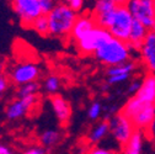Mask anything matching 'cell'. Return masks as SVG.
I'll list each match as a JSON object with an SVG mask.
<instances>
[{
  "label": "cell",
  "instance_id": "cell-1",
  "mask_svg": "<svg viewBox=\"0 0 155 154\" xmlns=\"http://www.w3.org/2000/svg\"><path fill=\"white\" fill-rule=\"evenodd\" d=\"M49 24V36L53 37H68L76 21L79 12L73 10L68 4L59 3L47 14Z\"/></svg>",
  "mask_w": 155,
  "mask_h": 154
},
{
  "label": "cell",
  "instance_id": "cell-2",
  "mask_svg": "<svg viewBox=\"0 0 155 154\" xmlns=\"http://www.w3.org/2000/svg\"><path fill=\"white\" fill-rule=\"evenodd\" d=\"M121 112L132 121L137 129H142L149 133L150 126L155 119L154 104L144 102L133 95L121 109Z\"/></svg>",
  "mask_w": 155,
  "mask_h": 154
},
{
  "label": "cell",
  "instance_id": "cell-3",
  "mask_svg": "<svg viewBox=\"0 0 155 154\" xmlns=\"http://www.w3.org/2000/svg\"><path fill=\"white\" fill-rule=\"evenodd\" d=\"M130 53L127 42L112 36L95 51L94 55L104 65L112 67L127 62L130 58Z\"/></svg>",
  "mask_w": 155,
  "mask_h": 154
},
{
  "label": "cell",
  "instance_id": "cell-4",
  "mask_svg": "<svg viewBox=\"0 0 155 154\" xmlns=\"http://www.w3.org/2000/svg\"><path fill=\"white\" fill-rule=\"evenodd\" d=\"M134 21V17L130 14L127 4H118L113 12L112 20L107 27L111 35L121 41L128 42L130 28Z\"/></svg>",
  "mask_w": 155,
  "mask_h": 154
},
{
  "label": "cell",
  "instance_id": "cell-5",
  "mask_svg": "<svg viewBox=\"0 0 155 154\" xmlns=\"http://www.w3.org/2000/svg\"><path fill=\"white\" fill-rule=\"evenodd\" d=\"M111 37L112 35L106 27L96 25L92 30H90L85 36H83L75 43L78 51L81 54H94L95 51Z\"/></svg>",
  "mask_w": 155,
  "mask_h": 154
},
{
  "label": "cell",
  "instance_id": "cell-6",
  "mask_svg": "<svg viewBox=\"0 0 155 154\" xmlns=\"http://www.w3.org/2000/svg\"><path fill=\"white\" fill-rule=\"evenodd\" d=\"M127 6L135 20L140 21L149 30L155 22V0H128Z\"/></svg>",
  "mask_w": 155,
  "mask_h": 154
},
{
  "label": "cell",
  "instance_id": "cell-7",
  "mask_svg": "<svg viewBox=\"0 0 155 154\" xmlns=\"http://www.w3.org/2000/svg\"><path fill=\"white\" fill-rule=\"evenodd\" d=\"M11 6L25 27L31 28L32 22L42 15V9L38 0H11Z\"/></svg>",
  "mask_w": 155,
  "mask_h": 154
},
{
  "label": "cell",
  "instance_id": "cell-8",
  "mask_svg": "<svg viewBox=\"0 0 155 154\" xmlns=\"http://www.w3.org/2000/svg\"><path fill=\"white\" fill-rule=\"evenodd\" d=\"M108 123H110V132L112 133L113 138L121 147H123L135 129L134 125L121 111L114 113L111 119H108Z\"/></svg>",
  "mask_w": 155,
  "mask_h": 154
},
{
  "label": "cell",
  "instance_id": "cell-9",
  "mask_svg": "<svg viewBox=\"0 0 155 154\" xmlns=\"http://www.w3.org/2000/svg\"><path fill=\"white\" fill-rule=\"evenodd\" d=\"M38 102V96L36 94L21 96L14 101H11L6 107V119L10 121H15L24 117L26 113H28Z\"/></svg>",
  "mask_w": 155,
  "mask_h": 154
},
{
  "label": "cell",
  "instance_id": "cell-10",
  "mask_svg": "<svg viewBox=\"0 0 155 154\" xmlns=\"http://www.w3.org/2000/svg\"><path fill=\"white\" fill-rule=\"evenodd\" d=\"M41 69L37 64L26 62L16 64L10 72V79L15 85H22L28 82H33L40 78Z\"/></svg>",
  "mask_w": 155,
  "mask_h": 154
},
{
  "label": "cell",
  "instance_id": "cell-11",
  "mask_svg": "<svg viewBox=\"0 0 155 154\" xmlns=\"http://www.w3.org/2000/svg\"><path fill=\"white\" fill-rule=\"evenodd\" d=\"M117 5L118 4L116 0H95V5L91 15L96 25L107 28Z\"/></svg>",
  "mask_w": 155,
  "mask_h": 154
},
{
  "label": "cell",
  "instance_id": "cell-12",
  "mask_svg": "<svg viewBox=\"0 0 155 154\" xmlns=\"http://www.w3.org/2000/svg\"><path fill=\"white\" fill-rule=\"evenodd\" d=\"M140 58L149 73H155V31L149 30L139 49Z\"/></svg>",
  "mask_w": 155,
  "mask_h": 154
},
{
  "label": "cell",
  "instance_id": "cell-13",
  "mask_svg": "<svg viewBox=\"0 0 155 154\" xmlns=\"http://www.w3.org/2000/svg\"><path fill=\"white\" fill-rule=\"evenodd\" d=\"M49 101H51L52 110L54 112V116L57 117L58 122L63 126L67 125L71 117V106L69 101L58 94H53L51 96Z\"/></svg>",
  "mask_w": 155,
  "mask_h": 154
},
{
  "label": "cell",
  "instance_id": "cell-14",
  "mask_svg": "<svg viewBox=\"0 0 155 154\" xmlns=\"http://www.w3.org/2000/svg\"><path fill=\"white\" fill-rule=\"evenodd\" d=\"M96 26V22L94 20L92 15H87V14H83V15H79L76 18V21L70 31V37L73 41H78L80 40L83 36H85L90 30H92L94 27Z\"/></svg>",
  "mask_w": 155,
  "mask_h": 154
},
{
  "label": "cell",
  "instance_id": "cell-15",
  "mask_svg": "<svg viewBox=\"0 0 155 154\" xmlns=\"http://www.w3.org/2000/svg\"><path fill=\"white\" fill-rule=\"evenodd\" d=\"M149 32V28L143 25L140 21L135 20L133 21V25H132V28H130V33H129V40H128V47L130 49V52L133 51H138L140 49L142 45H143V41L147 36V33Z\"/></svg>",
  "mask_w": 155,
  "mask_h": 154
},
{
  "label": "cell",
  "instance_id": "cell-16",
  "mask_svg": "<svg viewBox=\"0 0 155 154\" xmlns=\"http://www.w3.org/2000/svg\"><path fill=\"white\" fill-rule=\"evenodd\" d=\"M134 95L144 102H155V73H148L144 76L139 90Z\"/></svg>",
  "mask_w": 155,
  "mask_h": 154
},
{
  "label": "cell",
  "instance_id": "cell-17",
  "mask_svg": "<svg viewBox=\"0 0 155 154\" xmlns=\"http://www.w3.org/2000/svg\"><path fill=\"white\" fill-rule=\"evenodd\" d=\"M144 137L145 132L135 128L127 143L122 147V152L126 154H140L144 148Z\"/></svg>",
  "mask_w": 155,
  "mask_h": 154
},
{
  "label": "cell",
  "instance_id": "cell-18",
  "mask_svg": "<svg viewBox=\"0 0 155 154\" xmlns=\"http://www.w3.org/2000/svg\"><path fill=\"white\" fill-rule=\"evenodd\" d=\"M110 132V123H108V120H105V121H101L100 123L96 125L90 134H89V142L92 143V144H96V143H99L101 142L106 136H107V133Z\"/></svg>",
  "mask_w": 155,
  "mask_h": 154
},
{
  "label": "cell",
  "instance_id": "cell-19",
  "mask_svg": "<svg viewBox=\"0 0 155 154\" xmlns=\"http://www.w3.org/2000/svg\"><path fill=\"white\" fill-rule=\"evenodd\" d=\"M61 139H62V134L57 129H46L40 134V143L47 149L55 147L61 142Z\"/></svg>",
  "mask_w": 155,
  "mask_h": 154
},
{
  "label": "cell",
  "instance_id": "cell-20",
  "mask_svg": "<svg viewBox=\"0 0 155 154\" xmlns=\"http://www.w3.org/2000/svg\"><path fill=\"white\" fill-rule=\"evenodd\" d=\"M31 28L42 36H49V24L47 14H42L32 22Z\"/></svg>",
  "mask_w": 155,
  "mask_h": 154
},
{
  "label": "cell",
  "instance_id": "cell-21",
  "mask_svg": "<svg viewBox=\"0 0 155 154\" xmlns=\"http://www.w3.org/2000/svg\"><path fill=\"white\" fill-rule=\"evenodd\" d=\"M134 69H135V63L128 59L124 63L108 67L107 75L110 76V75H116V74H132L134 72Z\"/></svg>",
  "mask_w": 155,
  "mask_h": 154
},
{
  "label": "cell",
  "instance_id": "cell-22",
  "mask_svg": "<svg viewBox=\"0 0 155 154\" xmlns=\"http://www.w3.org/2000/svg\"><path fill=\"white\" fill-rule=\"evenodd\" d=\"M41 85L37 80H33V82H28L26 84H22L20 85L17 90V96L21 98V96H27V95H32V94H37L38 90H40Z\"/></svg>",
  "mask_w": 155,
  "mask_h": 154
},
{
  "label": "cell",
  "instance_id": "cell-23",
  "mask_svg": "<svg viewBox=\"0 0 155 154\" xmlns=\"http://www.w3.org/2000/svg\"><path fill=\"white\" fill-rule=\"evenodd\" d=\"M45 90L53 95V94H57L58 90L61 89V79H59V76H57V75H49L47 76V79L45 80Z\"/></svg>",
  "mask_w": 155,
  "mask_h": 154
},
{
  "label": "cell",
  "instance_id": "cell-24",
  "mask_svg": "<svg viewBox=\"0 0 155 154\" xmlns=\"http://www.w3.org/2000/svg\"><path fill=\"white\" fill-rule=\"evenodd\" d=\"M102 110H104V107H102V105H101L100 102H97V101L92 102L91 106H90L89 110H87V116H89V119H90V120H97V119H100L101 113H102Z\"/></svg>",
  "mask_w": 155,
  "mask_h": 154
},
{
  "label": "cell",
  "instance_id": "cell-25",
  "mask_svg": "<svg viewBox=\"0 0 155 154\" xmlns=\"http://www.w3.org/2000/svg\"><path fill=\"white\" fill-rule=\"evenodd\" d=\"M130 74H116V75H110L107 78V84L108 85H116L120 83H124L126 80L129 79Z\"/></svg>",
  "mask_w": 155,
  "mask_h": 154
},
{
  "label": "cell",
  "instance_id": "cell-26",
  "mask_svg": "<svg viewBox=\"0 0 155 154\" xmlns=\"http://www.w3.org/2000/svg\"><path fill=\"white\" fill-rule=\"evenodd\" d=\"M38 3L41 5L42 14H48L54 6H55V0H38Z\"/></svg>",
  "mask_w": 155,
  "mask_h": 154
},
{
  "label": "cell",
  "instance_id": "cell-27",
  "mask_svg": "<svg viewBox=\"0 0 155 154\" xmlns=\"http://www.w3.org/2000/svg\"><path fill=\"white\" fill-rule=\"evenodd\" d=\"M47 150L48 149H46L43 146H35V147L28 148L25 153L26 154H45V153H47Z\"/></svg>",
  "mask_w": 155,
  "mask_h": 154
},
{
  "label": "cell",
  "instance_id": "cell-28",
  "mask_svg": "<svg viewBox=\"0 0 155 154\" xmlns=\"http://www.w3.org/2000/svg\"><path fill=\"white\" fill-rule=\"evenodd\" d=\"M68 5H69L73 10H75V11L79 12V11L83 9V6H84V0H70V2L68 3Z\"/></svg>",
  "mask_w": 155,
  "mask_h": 154
},
{
  "label": "cell",
  "instance_id": "cell-29",
  "mask_svg": "<svg viewBox=\"0 0 155 154\" xmlns=\"http://www.w3.org/2000/svg\"><path fill=\"white\" fill-rule=\"evenodd\" d=\"M9 88V80L6 76L4 75H0V95H2L3 92H5Z\"/></svg>",
  "mask_w": 155,
  "mask_h": 154
},
{
  "label": "cell",
  "instance_id": "cell-30",
  "mask_svg": "<svg viewBox=\"0 0 155 154\" xmlns=\"http://www.w3.org/2000/svg\"><path fill=\"white\" fill-rule=\"evenodd\" d=\"M140 85H142V82H138V80H134V82H132V83H130V85L128 86V92L134 95L135 92H137V91L139 90Z\"/></svg>",
  "mask_w": 155,
  "mask_h": 154
},
{
  "label": "cell",
  "instance_id": "cell-31",
  "mask_svg": "<svg viewBox=\"0 0 155 154\" xmlns=\"http://www.w3.org/2000/svg\"><path fill=\"white\" fill-rule=\"evenodd\" d=\"M90 153H92V154H111V153H113V150H108V149L101 148V147H94V149H91Z\"/></svg>",
  "mask_w": 155,
  "mask_h": 154
},
{
  "label": "cell",
  "instance_id": "cell-32",
  "mask_svg": "<svg viewBox=\"0 0 155 154\" xmlns=\"http://www.w3.org/2000/svg\"><path fill=\"white\" fill-rule=\"evenodd\" d=\"M10 153H11L10 147L5 144H0V154H10Z\"/></svg>",
  "mask_w": 155,
  "mask_h": 154
},
{
  "label": "cell",
  "instance_id": "cell-33",
  "mask_svg": "<svg viewBox=\"0 0 155 154\" xmlns=\"http://www.w3.org/2000/svg\"><path fill=\"white\" fill-rule=\"evenodd\" d=\"M149 134H150V136H153V138L155 137V119H154V121H153V123H151V126H150Z\"/></svg>",
  "mask_w": 155,
  "mask_h": 154
},
{
  "label": "cell",
  "instance_id": "cell-34",
  "mask_svg": "<svg viewBox=\"0 0 155 154\" xmlns=\"http://www.w3.org/2000/svg\"><path fill=\"white\" fill-rule=\"evenodd\" d=\"M117 2V4H127L128 0H116Z\"/></svg>",
  "mask_w": 155,
  "mask_h": 154
},
{
  "label": "cell",
  "instance_id": "cell-35",
  "mask_svg": "<svg viewBox=\"0 0 155 154\" xmlns=\"http://www.w3.org/2000/svg\"><path fill=\"white\" fill-rule=\"evenodd\" d=\"M153 31H155V22H154V25H153V28H151Z\"/></svg>",
  "mask_w": 155,
  "mask_h": 154
},
{
  "label": "cell",
  "instance_id": "cell-36",
  "mask_svg": "<svg viewBox=\"0 0 155 154\" xmlns=\"http://www.w3.org/2000/svg\"><path fill=\"white\" fill-rule=\"evenodd\" d=\"M154 146H155V137H154Z\"/></svg>",
  "mask_w": 155,
  "mask_h": 154
},
{
  "label": "cell",
  "instance_id": "cell-37",
  "mask_svg": "<svg viewBox=\"0 0 155 154\" xmlns=\"http://www.w3.org/2000/svg\"><path fill=\"white\" fill-rule=\"evenodd\" d=\"M154 109H155V102H154Z\"/></svg>",
  "mask_w": 155,
  "mask_h": 154
},
{
  "label": "cell",
  "instance_id": "cell-38",
  "mask_svg": "<svg viewBox=\"0 0 155 154\" xmlns=\"http://www.w3.org/2000/svg\"><path fill=\"white\" fill-rule=\"evenodd\" d=\"M0 70H2V65H0Z\"/></svg>",
  "mask_w": 155,
  "mask_h": 154
}]
</instances>
